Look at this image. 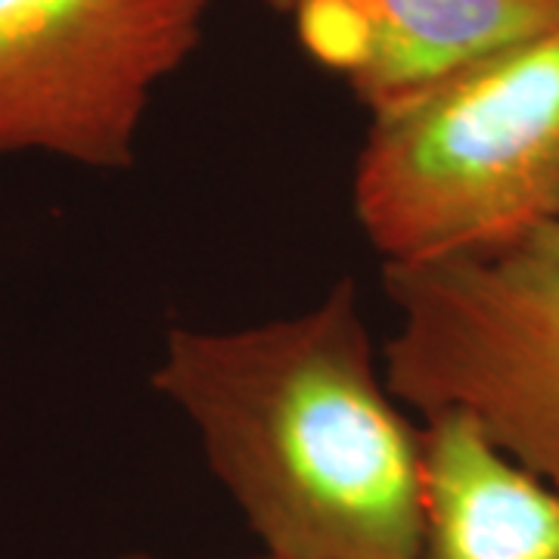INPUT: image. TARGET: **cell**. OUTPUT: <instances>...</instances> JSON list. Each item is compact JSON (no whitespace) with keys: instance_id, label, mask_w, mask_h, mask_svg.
<instances>
[{"instance_id":"obj_4","label":"cell","mask_w":559,"mask_h":559,"mask_svg":"<svg viewBox=\"0 0 559 559\" xmlns=\"http://www.w3.org/2000/svg\"><path fill=\"white\" fill-rule=\"evenodd\" d=\"M215 0H0V156L131 168L150 100Z\"/></svg>"},{"instance_id":"obj_7","label":"cell","mask_w":559,"mask_h":559,"mask_svg":"<svg viewBox=\"0 0 559 559\" xmlns=\"http://www.w3.org/2000/svg\"><path fill=\"white\" fill-rule=\"evenodd\" d=\"M119 559H156V557H150V554H138V550H134V554H124V557Z\"/></svg>"},{"instance_id":"obj_1","label":"cell","mask_w":559,"mask_h":559,"mask_svg":"<svg viewBox=\"0 0 559 559\" xmlns=\"http://www.w3.org/2000/svg\"><path fill=\"white\" fill-rule=\"evenodd\" d=\"M153 385L271 559H419L423 423L382 370L352 280L237 330L175 326Z\"/></svg>"},{"instance_id":"obj_8","label":"cell","mask_w":559,"mask_h":559,"mask_svg":"<svg viewBox=\"0 0 559 559\" xmlns=\"http://www.w3.org/2000/svg\"><path fill=\"white\" fill-rule=\"evenodd\" d=\"M255 559H271V557H255Z\"/></svg>"},{"instance_id":"obj_2","label":"cell","mask_w":559,"mask_h":559,"mask_svg":"<svg viewBox=\"0 0 559 559\" xmlns=\"http://www.w3.org/2000/svg\"><path fill=\"white\" fill-rule=\"evenodd\" d=\"M355 215L382 264L491 252L559 209V25L370 116Z\"/></svg>"},{"instance_id":"obj_3","label":"cell","mask_w":559,"mask_h":559,"mask_svg":"<svg viewBox=\"0 0 559 559\" xmlns=\"http://www.w3.org/2000/svg\"><path fill=\"white\" fill-rule=\"evenodd\" d=\"M382 289L392 395L419 419H469L559 488V209L491 252L382 264Z\"/></svg>"},{"instance_id":"obj_6","label":"cell","mask_w":559,"mask_h":559,"mask_svg":"<svg viewBox=\"0 0 559 559\" xmlns=\"http://www.w3.org/2000/svg\"><path fill=\"white\" fill-rule=\"evenodd\" d=\"M419 559H559V488L498 451L469 419H423Z\"/></svg>"},{"instance_id":"obj_5","label":"cell","mask_w":559,"mask_h":559,"mask_svg":"<svg viewBox=\"0 0 559 559\" xmlns=\"http://www.w3.org/2000/svg\"><path fill=\"white\" fill-rule=\"evenodd\" d=\"M370 116L559 25V0H264Z\"/></svg>"}]
</instances>
